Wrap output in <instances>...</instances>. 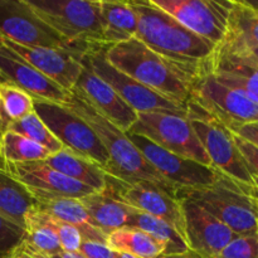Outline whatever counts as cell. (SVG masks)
Instances as JSON below:
<instances>
[{
    "mask_svg": "<svg viewBox=\"0 0 258 258\" xmlns=\"http://www.w3.org/2000/svg\"><path fill=\"white\" fill-rule=\"evenodd\" d=\"M106 48H107V44H103V43L93 44L83 54V62H86V64L98 77L110 85L135 112H165L188 118V107H184L163 97L155 91L141 85L140 82L133 80L113 67L112 64H110L106 58Z\"/></svg>",
    "mask_w": 258,
    "mask_h": 258,
    "instance_id": "7",
    "label": "cell"
},
{
    "mask_svg": "<svg viewBox=\"0 0 258 258\" xmlns=\"http://www.w3.org/2000/svg\"><path fill=\"white\" fill-rule=\"evenodd\" d=\"M216 258H258V236H238Z\"/></svg>",
    "mask_w": 258,
    "mask_h": 258,
    "instance_id": "34",
    "label": "cell"
},
{
    "mask_svg": "<svg viewBox=\"0 0 258 258\" xmlns=\"http://www.w3.org/2000/svg\"><path fill=\"white\" fill-rule=\"evenodd\" d=\"M194 34L218 45L227 29L233 0H151Z\"/></svg>",
    "mask_w": 258,
    "mask_h": 258,
    "instance_id": "13",
    "label": "cell"
},
{
    "mask_svg": "<svg viewBox=\"0 0 258 258\" xmlns=\"http://www.w3.org/2000/svg\"><path fill=\"white\" fill-rule=\"evenodd\" d=\"M9 258H52L48 254L43 253V252L38 251L34 247L30 246L27 241H23L17 248L13 251Z\"/></svg>",
    "mask_w": 258,
    "mask_h": 258,
    "instance_id": "38",
    "label": "cell"
},
{
    "mask_svg": "<svg viewBox=\"0 0 258 258\" xmlns=\"http://www.w3.org/2000/svg\"><path fill=\"white\" fill-rule=\"evenodd\" d=\"M131 228L140 229L164 246V254H185L189 248L183 237L178 233L173 226L165 221L150 214L143 213L131 208L127 226Z\"/></svg>",
    "mask_w": 258,
    "mask_h": 258,
    "instance_id": "27",
    "label": "cell"
},
{
    "mask_svg": "<svg viewBox=\"0 0 258 258\" xmlns=\"http://www.w3.org/2000/svg\"><path fill=\"white\" fill-rule=\"evenodd\" d=\"M197 258H198V257H197Z\"/></svg>",
    "mask_w": 258,
    "mask_h": 258,
    "instance_id": "48",
    "label": "cell"
},
{
    "mask_svg": "<svg viewBox=\"0 0 258 258\" xmlns=\"http://www.w3.org/2000/svg\"><path fill=\"white\" fill-rule=\"evenodd\" d=\"M80 201L93 226L107 236L111 232L127 226L131 208L116 199L107 189L96 191Z\"/></svg>",
    "mask_w": 258,
    "mask_h": 258,
    "instance_id": "24",
    "label": "cell"
},
{
    "mask_svg": "<svg viewBox=\"0 0 258 258\" xmlns=\"http://www.w3.org/2000/svg\"><path fill=\"white\" fill-rule=\"evenodd\" d=\"M116 258H138V257L131 256V254H127V253H122V252H117Z\"/></svg>",
    "mask_w": 258,
    "mask_h": 258,
    "instance_id": "44",
    "label": "cell"
},
{
    "mask_svg": "<svg viewBox=\"0 0 258 258\" xmlns=\"http://www.w3.org/2000/svg\"><path fill=\"white\" fill-rule=\"evenodd\" d=\"M52 223L53 226H54L55 231H57L58 237H59V242L60 246H62L63 252H71V253L80 252L81 244H82L83 242L81 232L78 231L76 227H73L72 224L58 221L54 217H52Z\"/></svg>",
    "mask_w": 258,
    "mask_h": 258,
    "instance_id": "35",
    "label": "cell"
},
{
    "mask_svg": "<svg viewBox=\"0 0 258 258\" xmlns=\"http://www.w3.org/2000/svg\"><path fill=\"white\" fill-rule=\"evenodd\" d=\"M258 47V10L244 0H233L226 34L216 54H244Z\"/></svg>",
    "mask_w": 258,
    "mask_h": 258,
    "instance_id": "20",
    "label": "cell"
},
{
    "mask_svg": "<svg viewBox=\"0 0 258 258\" xmlns=\"http://www.w3.org/2000/svg\"><path fill=\"white\" fill-rule=\"evenodd\" d=\"M0 154L5 164L44 161L50 156L49 151L42 145L10 130L0 136Z\"/></svg>",
    "mask_w": 258,
    "mask_h": 258,
    "instance_id": "31",
    "label": "cell"
},
{
    "mask_svg": "<svg viewBox=\"0 0 258 258\" xmlns=\"http://www.w3.org/2000/svg\"><path fill=\"white\" fill-rule=\"evenodd\" d=\"M2 81L14 83L34 100L62 106L70 100L71 92L63 90L0 42V82Z\"/></svg>",
    "mask_w": 258,
    "mask_h": 258,
    "instance_id": "17",
    "label": "cell"
},
{
    "mask_svg": "<svg viewBox=\"0 0 258 258\" xmlns=\"http://www.w3.org/2000/svg\"><path fill=\"white\" fill-rule=\"evenodd\" d=\"M25 241L38 251L53 257L62 253L59 237L52 223V217L35 207L25 217Z\"/></svg>",
    "mask_w": 258,
    "mask_h": 258,
    "instance_id": "28",
    "label": "cell"
},
{
    "mask_svg": "<svg viewBox=\"0 0 258 258\" xmlns=\"http://www.w3.org/2000/svg\"><path fill=\"white\" fill-rule=\"evenodd\" d=\"M34 111V98L9 81L0 82V123L3 134L10 123Z\"/></svg>",
    "mask_w": 258,
    "mask_h": 258,
    "instance_id": "30",
    "label": "cell"
},
{
    "mask_svg": "<svg viewBox=\"0 0 258 258\" xmlns=\"http://www.w3.org/2000/svg\"><path fill=\"white\" fill-rule=\"evenodd\" d=\"M176 199H190L226 224L237 236H258L256 198L219 173L218 180L203 189H178Z\"/></svg>",
    "mask_w": 258,
    "mask_h": 258,
    "instance_id": "4",
    "label": "cell"
},
{
    "mask_svg": "<svg viewBox=\"0 0 258 258\" xmlns=\"http://www.w3.org/2000/svg\"><path fill=\"white\" fill-rule=\"evenodd\" d=\"M246 2L247 5H249L251 8H253V9L258 10V0H244Z\"/></svg>",
    "mask_w": 258,
    "mask_h": 258,
    "instance_id": "43",
    "label": "cell"
},
{
    "mask_svg": "<svg viewBox=\"0 0 258 258\" xmlns=\"http://www.w3.org/2000/svg\"><path fill=\"white\" fill-rule=\"evenodd\" d=\"M64 106L86 121L105 146L108 154V164L103 170L106 175L126 183H150L176 199L178 189L149 164L130 140L127 133L101 115L76 87L71 91L70 100Z\"/></svg>",
    "mask_w": 258,
    "mask_h": 258,
    "instance_id": "2",
    "label": "cell"
},
{
    "mask_svg": "<svg viewBox=\"0 0 258 258\" xmlns=\"http://www.w3.org/2000/svg\"><path fill=\"white\" fill-rule=\"evenodd\" d=\"M188 120L208 155L212 168L258 199V189L243 156L234 144L232 131L209 118L190 102L188 105Z\"/></svg>",
    "mask_w": 258,
    "mask_h": 258,
    "instance_id": "6",
    "label": "cell"
},
{
    "mask_svg": "<svg viewBox=\"0 0 258 258\" xmlns=\"http://www.w3.org/2000/svg\"><path fill=\"white\" fill-rule=\"evenodd\" d=\"M82 60L83 70L77 81L76 88L83 95V97L105 116L108 121L117 126L125 133L138 121L139 113L135 112L110 85L98 77L87 64Z\"/></svg>",
    "mask_w": 258,
    "mask_h": 258,
    "instance_id": "19",
    "label": "cell"
},
{
    "mask_svg": "<svg viewBox=\"0 0 258 258\" xmlns=\"http://www.w3.org/2000/svg\"><path fill=\"white\" fill-rule=\"evenodd\" d=\"M80 253L85 258H116L117 252L113 251L107 243L93 241H83Z\"/></svg>",
    "mask_w": 258,
    "mask_h": 258,
    "instance_id": "37",
    "label": "cell"
},
{
    "mask_svg": "<svg viewBox=\"0 0 258 258\" xmlns=\"http://www.w3.org/2000/svg\"><path fill=\"white\" fill-rule=\"evenodd\" d=\"M37 201V208L50 214L58 221L72 224L82 234L83 241L107 243V234L92 224L90 216L80 199L53 196L47 193H30Z\"/></svg>",
    "mask_w": 258,
    "mask_h": 258,
    "instance_id": "22",
    "label": "cell"
},
{
    "mask_svg": "<svg viewBox=\"0 0 258 258\" xmlns=\"http://www.w3.org/2000/svg\"><path fill=\"white\" fill-rule=\"evenodd\" d=\"M128 133L145 136L170 153L211 166L190 121L183 116L165 112L139 113L138 121Z\"/></svg>",
    "mask_w": 258,
    "mask_h": 258,
    "instance_id": "11",
    "label": "cell"
},
{
    "mask_svg": "<svg viewBox=\"0 0 258 258\" xmlns=\"http://www.w3.org/2000/svg\"><path fill=\"white\" fill-rule=\"evenodd\" d=\"M34 111L64 148L105 170L108 164L107 151L92 127L77 113L66 106L39 100H34Z\"/></svg>",
    "mask_w": 258,
    "mask_h": 258,
    "instance_id": "10",
    "label": "cell"
},
{
    "mask_svg": "<svg viewBox=\"0 0 258 258\" xmlns=\"http://www.w3.org/2000/svg\"><path fill=\"white\" fill-rule=\"evenodd\" d=\"M0 42L63 90L71 92L77 85L83 70L82 54L55 48L25 47L2 37Z\"/></svg>",
    "mask_w": 258,
    "mask_h": 258,
    "instance_id": "16",
    "label": "cell"
},
{
    "mask_svg": "<svg viewBox=\"0 0 258 258\" xmlns=\"http://www.w3.org/2000/svg\"><path fill=\"white\" fill-rule=\"evenodd\" d=\"M5 170L29 193H47L75 199H82L96 193L90 186L52 169L44 161L9 163L5 164Z\"/></svg>",
    "mask_w": 258,
    "mask_h": 258,
    "instance_id": "18",
    "label": "cell"
},
{
    "mask_svg": "<svg viewBox=\"0 0 258 258\" xmlns=\"http://www.w3.org/2000/svg\"><path fill=\"white\" fill-rule=\"evenodd\" d=\"M0 37L25 45L85 54L91 47L75 44L43 22L25 0H0Z\"/></svg>",
    "mask_w": 258,
    "mask_h": 258,
    "instance_id": "9",
    "label": "cell"
},
{
    "mask_svg": "<svg viewBox=\"0 0 258 258\" xmlns=\"http://www.w3.org/2000/svg\"><path fill=\"white\" fill-rule=\"evenodd\" d=\"M106 58L126 76L163 97L188 107L193 82L138 38L107 45Z\"/></svg>",
    "mask_w": 258,
    "mask_h": 258,
    "instance_id": "3",
    "label": "cell"
},
{
    "mask_svg": "<svg viewBox=\"0 0 258 258\" xmlns=\"http://www.w3.org/2000/svg\"><path fill=\"white\" fill-rule=\"evenodd\" d=\"M106 176V189L116 199L130 208L165 221L173 226L185 241V224L180 202L150 183H126L112 176Z\"/></svg>",
    "mask_w": 258,
    "mask_h": 258,
    "instance_id": "14",
    "label": "cell"
},
{
    "mask_svg": "<svg viewBox=\"0 0 258 258\" xmlns=\"http://www.w3.org/2000/svg\"><path fill=\"white\" fill-rule=\"evenodd\" d=\"M24 238V228L0 216V258H9Z\"/></svg>",
    "mask_w": 258,
    "mask_h": 258,
    "instance_id": "33",
    "label": "cell"
},
{
    "mask_svg": "<svg viewBox=\"0 0 258 258\" xmlns=\"http://www.w3.org/2000/svg\"><path fill=\"white\" fill-rule=\"evenodd\" d=\"M3 135V127H2V123H0V136Z\"/></svg>",
    "mask_w": 258,
    "mask_h": 258,
    "instance_id": "47",
    "label": "cell"
},
{
    "mask_svg": "<svg viewBox=\"0 0 258 258\" xmlns=\"http://www.w3.org/2000/svg\"><path fill=\"white\" fill-rule=\"evenodd\" d=\"M127 135L149 164L176 189L208 188L218 180L219 173L211 166L170 153L145 136L131 133Z\"/></svg>",
    "mask_w": 258,
    "mask_h": 258,
    "instance_id": "12",
    "label": "cell"
},
{
    "mask_svg": "<svg viewBox=\"0 0 258 258\" xmlns=\"http://www.w3.org/2000/svg\"><path fill=\"white\" fill-rule=\"evenodd\" d=\"M156 258H197V256L194 253H191V252H188L185 254H161V256Z\"/></svg>",
    "mask_w": 258,
    "mask_h": 258,
    "instance_id": "40",
    "label": "cell"
},
{
    "mask_svg": "<svg viewBox=\"0 0 258 258\" xmlns=\"http://www.w3.org/2000/svg\"><path fill=\"white\" fill-rule=\"evenodd\" d=\"M35 14L68 42L103 43L101 0H25Z\"/></svg>",
    "mask_w": 258,
    "mask_h": 258,
    "instance_id": "5",
    "label": "cell"
},
{
    "mask_svg": "<svg viewBox=\"0 0 258 258\" xmlns=\"http://www.w3.org/2000/svg\"><path fill=\"white\" fill-rule=\"evenodd\" d=\"M35 207L34 197L5 169H0V216L24 228L25 217Z\"/></svg>",
    "mask_w": 258,
    "mask_h": 258,
    "instance_id": "26",
    "label": "cell"
},
{
    "mask_svg": "<svg viewBox=\"0 0 258 258\" xmlns=\"http://www.w3.org/2000/svg\"><path fill=\"white\" fill-rule=\"evenodd\" d=\"M185 224V242L199 258H216L237 236L229 227L190 199H179Z\"/></svg>",
    "mask_w": 258,
    "mask_h": 258,
    "instance_id": "15",
    "label": "cell"
},
{
    "mask_svg": "<svg viewBox=\"0 0 258 258\" xmlns=\"http://www.w3.org/2000/svg\"><path fill=\"white\" fill-rule=\"evenodd\" d=\"M52 258H85L80 252H76V253H71V252H62V253L57 254V256H53Z\"/></svg>",
    "mask_w": 258,
    "mask_h": 258,
    "instance_id": "41",
    "label": "cell"
},
{
    "mask_svg": "<svg viewBox=\"0 0 258 258\" xmlns=\"http://www.w3.org/2000/svg\"><path fill=\"white\" fill-rule=\"evenodd\" d=\"M244 54H248L249 57L252 58V59H253V60H256V62L258 63V47H257V48H254V49H252L251 52H248V53H244Z\"/></svg>",
    "mask_w": 258,
    "mask_h": 258,
    "instance_id": "42",
    "label": "cell"
},
{
    "mask_svg": "<svg viewBox=\"0 0 258 258\" xmlns=\"http://www.w3.org/2000/svg\"><path fill=\"white\" fill-rule=\"evenodd\" d=\"M233 140L236 146L238 148L239 153L243 156L249 174H251L252 179H253L254 185H256V188L258 189V148L252 145L248 141L243 140V139L239 138V136H237L236 134H233Z\"/></svg>",
    "mask_w": 258,
    "mask_h": 258,
    "instance_id": "36",
    "label": "cell"
},
{
    "mask_svg": "<svg viewBox=\"0 0 258 258\" xmlns=\"http://www.w3.org/2000/svg\"><path fill=\"white\" fill-rule=\"evenodd\" d=\"M8 130L20 134V135L25 136L29 140L39 144V145H42L43 148L49 151L50 155L59 153L64 148L63 144L50 133V130L45 126V123L40 120V117L35 113V111L30 112L25 117L10 123Z\"/></svg>",
    "mask_w": 258,
    "mask_h": 258,
    "instance_id": "32",
    "label": "cell"
},
{
    "mask_svg": "<svg viewBox=\"0 0 258 258\" xmlns=\"http://www.w3.org/2000/svg\"><path fill=\"white\" fill-rule=\"evenodd\" d=\"M103 44L113 45L138 35V17L128 2L101 0Z\"/></svg>",
    "mask_w": 258,
    "mask_h": 258,
    "instance_id": "25",
    "label": "cell"
},
{
    "mask_svg": "<svg viewBox=\"0 0 258 258\" xmlns=\"http://www.w3.org/2000/svg\"><path fill=\"white\" fill-rule=\"evenodd\" d=\"M232 133L258 148V123H248V125L239 126V127L234 128Z\"/></svg>",
    "mask_w": 258,
    "mask_h": 258,
    "instance_id": "39",
    "label": "cell"
},
{
    "mask_svg": "<svg viewBox=\"0 0 258 258\" xmlns=\"http://www.w3.org/2000/svg\"><path fill=\"white\" fill-rule=\"evenodd\" d=\"M256 211H257V224H258V199L256 201Z\"/></svg>",
    "mask_w": 258,
    "mask_h": 258,
    "instance_id": "46",
    "label": "cell"
},
{
    "mask_svg": "<svg viewBox=\"0 0 258 258\" xmlns=\"http://www.w3.org/2000/svg\"><path fill=\"white\" fill-rule=\"evenodd\" d=\"M211 73L218 82L243 93L258 105V63L248 54H216Z\"/></svg>",
    "mask_w": 258,
    "mask_h": 258,
    "instance_id": "21",
    "label": "cell"
},
{
    "mask_svg": "<svg viewBox=\"0 0 258 258\" xmlns=\"http://www.w3.org/2000/svg\"><path fill=\"white\" fill-rule=\"evenodd\" d=\"M138 17V35L146 47L183 72L191 82L211 73L217 45L194 34L151 0L128 2Z\"/></svg>",
    "mask_w": 258,
    "mask_h": 258,
    "instance_id": "1",
    "label": "cell"
},
{
    "mask_svg": "<svg viewBox=\"0 0 258 258\" xmlns=\"http://www.w3.org/2000/svg\"><path fill=\"white\" fill-rule=\"evenodd\" d=\"M107 244L116 252L131 254L138 258H156L164 254V246L140 229L123 227L111 232Z\"/></svg>",
    "mask_w": 258,
    "mask_h": 258,
    "instance_id": "29",
    "label": "cell"
},
{
    "mask_svg": "<svg viewBox=\"0 0 258 258\" xmlns=\"http://www.w3.org/2000/svg\"><path fill=\"white\" fill-rule=\"evenodd\" d=\"M0 169H5V161L2 158V154H0Z\"/></svg>",
    "mask_w": 258,
    "mask_h": 258,
    "instance_id": "45",
    "label": "cell"
},
{
    "mask_svg": "<svg viewBox=\"0 0 258 258\" xmlns=\"http://www.w3.org/2000/svg\"><path fill=\"white\" fill-rule=\"evenodd\" d=\"M44 163L63 175L90 186L95 191L105 190L107 185L106 173L97 164L67 148L48 156Z\"/></svg>",
    "mask_w": 258,
    "mask_h": 258,
    "instance_id": "23",
    "label": "cell"
},
{
    "mask_svg": "<svg viewBox=\"0 0 258 258\" xmlns=\"http://www.w3.org/2000/svg\"><path fill=\"white\" fill-rule=\"evenodd\" d=\"M190 103L229 131L248 123H258V105L239 91L218 82L212 73L193 83Z\"/></svg>",
    "mask_w": 258,
    "mask_h": 258,
    "instance_id": "8",
    "label": "cell"
}]
</instances>
